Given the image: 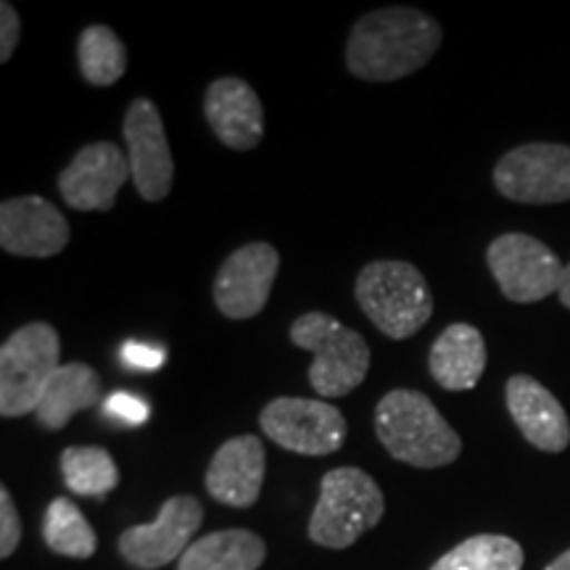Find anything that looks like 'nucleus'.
<instances>
[{"label": "nucleus", "mask_w": 570, "mask_h": 570, "mask_svg": "<svg viewBox=\"0 0 570 570\" xmlns=\"http://www.w3.org/2000/svg\"><path fill=\"white\" fill-rule=\"evenodd\" d=\"M441 40L444 32L431 13L389 6L356 19L346 42V67L356 80L396 82L423 69Z\"/></svg>", "instance_id": "f257e3e1"}, {"label": "nucleus", "mask_w": 570, "mask_h": 570, "mask_svg": "<svg viewBox=\"0 0 570 570\" xmlns=\"http://www.w3.org/2000/svg\"><path fill=\"white\" fill-rule=\"evenodd\" d=\"M375 436L391 458L412 468H444L460 458L462 441L423 391L394 389L375 407Z\"/></svg>", "instance_id": "f03ea898"}, {"label": "nucleus", "mask_w": 570, "mask_h": 570, "mask_svg": "<svg viewBox=\"0 0 570 570\" xmlns=\"http://www.w3.org/2000/svg\"><path fill=\"white\" fill-rule=\"evenodd\" d=\"M354 298L383 336L412 338L433 317V294L425 275L410 262L381 259L360 269Z\"/></svg>", "instance_id": "7ed1b4c3"}, {"label": "nucleus", "mask_w": 570, "mask_h": 570, "mask_svg": "<svg viewBox=\"0 0 570 570\" xmlns=\"http://www.w3.org/2000/svg\"><path fill=\"white\" fill-rule=\"evenodd\" d=\"M294 346L315 354L309 383L323 399H341L362 386L370 373V346L362 333L352 331L327 312H306L288 331Z\"/></svg>", "instance_id": "20e7f679"}, {"label": "nucleus", "mask_w": 570, "mask_h": 570, "mask_svg": "<svg viewBox=\"0 0 570 570\" xmlns=\"http://www.w3.org/2000/svg\"><path fill=\"white\" fill-rule=\"evenodd\" d=\"M386 497L373 475L360 468L327 470L309 518V539L327 550H346L381 523Z\"/></svg>", "instance_id": "39448f33"}, {"label": "nucleus", "mask_w": 570, "mask_h": 570, "mask_svg": "<svg viewBox=\"0 0 570 570\" xmlns=\"http://www.w3.org/2000/svg\"><path fill=\"white\" fill-rule=\"evenodd\" d=\"M59 367L61 341L53 325L30 323L13 331L0 346V415H32Z\"/></svg>", "instance_id": "423d86ee"}, {"label": "nucleus", "mask_w": 570, "mask_h": 570, "mask_svg": "<svg viewBox=\"0 0 570 570\" xmlns=\"http://www.w3.org/2000/svg\"><path fill=\"white\" fill-rule=\"evenodd\" d=\"M259 425L269 441L285 452L325 458L346 441L344 412L325 399L277 396L259 412Z\"/></svg>", "instance_id": "0eeeda50"}, {"label": "nucleus", "mask_w": 570, "mask_h": 570, "mask_svg": "<svg viewBox=\"0 0 570 570\" xmlns=\"http://www.w3.org/2000/svg\"><path fill=\"white\" fill-rule=\"evenodd\" d=\"M487 262L499 291L518 304H533L558 294L566 273L560 256L525 233H504L491 240Z\"/></svg>", "instance_id": "6e6552de"}, {"label": "nucleus", "mask_w": 570, "mask_h": 570, "mask_svg": "<svg viewBox=\"0 0 570 570\" xmlns=\"http://www.w3.org/2000/svg\"><path fill=\"white\" fill-rule=\"evenodd\" d=\"M494 185L518 204L570 202V146L525 142L497 161Z\"/></svg>", "instance_id": "1a4fd4ad"}, {"label": "nucleus", "mask_w": 570, "mask_h": 570, "mask_svg": "<svg viewBox=\"0 0 570 570\" xmlns=\"http://www.w3.org/2000/svg\"><path fill=\"white\" fill-rule=\"evenodd\" d=\"M204 523V504L190 494H175L161 504L154 523L130 525L119 537V554L138 570H159L194 544Z\"/></svg>", "instance_id": "9d476101"}, {"label": "nucleus", "mask_w": 570, "mask_h": 570, "mask_svg": "<svg viewBox=\"0 0 570 570\" xmlns=\"http://www.w3.org/2000/svg\"><path fill=\"white\" fill-rule=\"evenodd\" d=\"M122 135L130 159L132 185L148 204H159L169 196L175 183V159L159 106L140 96L127 106Z\"/></svg>", "instance_id": "9b49d317"}, {"label": "nucleus", "mask_w": 570, "mask_h": 570, "mask_svg": "<svg viewBox=\"0 0 570 570\" xmlns=\"http://www.w3.org/2000/svg\"><path fill=\"white\" fill-rule=\"evenodd\" d=\"M281 269V252L254 240L227 256L214 277V304L227 320H252L265 309Z\"/></svg>", "instance_id": "f8f14e48"}, {"label": "nucleus", "mask_w": 570, "mask_h": 570, "mask_svg": "<svg viewBox=\"0 0 570 570\" xmlns=\"http://www.w3.org/2000/svg\"><path fill=\"white\" fill-rule=\"evenodd\" d=\"M127 180H132L127 154L117 142L98 140L77 151L69 167L61 169L56 185L71 209L109 212Z\"/></svg>", "instance_id": "ddd939ff"}, {"label": "nucleus", "mask_w": 570, "mask_h": 570, "mask_svg": "<svg viewBox=\"0 0 570 570\" xmlns=\"http://www.w3.org/2000/svg\"><path fill=\"white\" fill-rule=\"evenodd\" d=\"M67 217L42 196H19L0 204V248L13 256L48 259L69 246Z\"/></svg>", "instance_id": "4468645a"}, {"label": "nucleus", "mask_w": 570, "mask_h": 570, "mask_svg": "<svg viewBox=\"0 0 570 570\" xmlns=\"http://www.w3.org/2000/svg\"><path fill=\"white\" fill-rule=\"evenodd\" d=\"M267 452L259 436L244 433V436L227 439L214 452L206 468V491L212 499L227 504V508L246 510L259 499L265 487Z\"/></svg>", "instance_id": "2eb2a0df"}, {"label": "nucleus", "mask_w": 570, "mask_h": 570, "mask_svg": "<svg viewBox=\"0 0 570 570\" xmlns=\"http://www.w3.org/2000/svg\"><path fill=\"white\" fill-rule=\"evenodd\" d=\"M204 114L212 132L233 151H252L265 138V109L240 77H219L206 88Z\"/></svg>", "instance_id": "dca6fc26"}, {"label": "nucleus", "mask_w": 570, "mask_h": 570, "mask_svg": "<svg viewBox=\"0 0 570 570\" xmlns=\"http://www.w3.org/2000/svg\"><path fill=\"white\" fill-rule=\"evenodd\" d=\"M504 399L525 441L541 452L558 454L570 444V420L562 404L537 377L512 375L504 386Z\"/></svg>", "instance_id": "f3484780"}, {"label": "nucleus", "mask_w": 570, "mask_h": 570, "mask_svg": "<svg viewBox=\"0 0 570 570\" xmlns=\"http://www.w3.org/2000/svg\"><path fill=\"white\" fill-rule=\"evenodd\" d=\"M487 360V341L479 327L454 323L433 341L428 367H431L433 381L444 391H470L479 386Z\"/></svg>", "instance_id": "a211bd4d"}, {"label": "nucleus", "mask_w": 570, "mask_h": 570, "mask_svg": "<svg viewBox=\"0 0 570 570\" xmlns=\"http://www.w3.org/2000/svg\"><path fill=\"white\" fill-rule=\"evenodd\" d=\"M98 399H101V375L85 362H69L56 370L35 417L48 431H63L77 412L96 407Z\"/></svg>", "instance_id": "6ab92c4d"}, {"label": "nucleus", "mask_w": 570, "mask_h": 570, "mask_svg": "<svg viewBox=\"0 0 570 570\" xmlns=\"http://www.w3.org/2000/svg\"><path fill=\"white\" fill-rule=\"evenodd\" d=\"M267 558V544L248 529H225L206 533L185 550L177 570H259Z\"/></svg>", "instance_id": "aec40b11"}, {"label": "nucleus", "mask_w": 570, "mask_h": 570, "mask_svg": "<svg viewBox=\"0 0 570 570\" xmlns=\"http://www.w3.org/2000/svg\"><path fill=\"white\" fill-rule=\"evenodd\" d=\"M61 475L71 494L104 499L119 487V468L104 446H67L61 452Z\"/></svg>", "instance_id": "412c9836"}, {"label": "nucleus", "mask_w": 570, "mask_h": 570, "mask_svg": "<svg viewBox=\"0 0 570 570\" xmlns=\"http://www.w3.org/2000/svg\"><path fill=\"white\" fill-rule=\"evenodd\" d=\"M42 539L46 547L61 558L90 560L98 550V537L82 515V510L67 497L53 499L42 520Z\"/></svg>", "instance_id": "4be33fe9"}, {"label": "nucleus", "mask_w": 570, "mask_h": 570, "mask_svg": "<svg viewBox=\"0 0 570 570\" xmlns=\"http://www.w3.org/2000/svg\"><path fill=\"white\" fill-rule=\"evenodd\" d=\"M77 63L85 82L92 88H109L127 71V48L122 38L106 24H90L77 40Z\"/></svg>", "instance_id": "5701e85b"}, {"label": "nucleus", "mask_w": 570, "mask_h": 570, "mask_svg": "<svg viewBox=\"0 0 570 570\" xmlns=\"http://www.w3.org/2000/svg\"><path fill=\"white\" fill-rule=\"evenodd\" d=\"M523 547L515 539L499 533H479L449 550L433 562L431 570H520Z\"/></svg>", "instance_id": "b1692460"}, {"label": "nucleus", "mask_w": 570, "mask_h": 570, "mask_svg": "<svg viewBox=\"0 0 570 570\" xmlns=\"http://www.w3.org/2000/svg\"><path fill=\"white\" fill-rule=\"evenodd\" d=\"M21 541V518L13 504L11 491L0 487V558L9 560Z\"/></svg>", "instance_id": "393cba45"}, {"label": "nucleus", "mask_w": 570, "mask_h": 570, "mask_svg": "<svg viewBox=\"0 0 570 570\" xmlns=\"http://www.w3.org/2000/svg\"><path fill=\"white\" fill-rule=\"evenodd\" d=\"M106 412H109L111 417L122 420V423H127V425H140V423H146V417H148V404L138 396L125 394V391H117V394H111L109 399H106Z\"/></svg>", "instance_id": "a878e982"}, {"label": "nucleus", "mask_w": 570, "mask_h": 570, "mask_svg": "<svg viewBox=\"0 0 570 570\" xmlns=\"http://www.w3.org/2000/svg\"><path fill=\"white\" fill-rule=\"evenodd\" d=\"M21 38V19L9 0L0 3V61L9 63Z\"/></svg>", "instance_id": "bb28decb"}, {"label": "nucleus", "mask_w": 570, "mask_h": 570, "mask_svg": "<svg viewBox=\"0 0 570 570\" xmlns=\"http://www.w3.org/2000/svg\"><path fill=\"white\" fill-rule=\"evenodd\" d=\"M122 362L132 370H156L161 367L164 352L161 348L146 346V344H125Z\"/></svg>", "instance_id": "cd10ccee"}, {"label": "nucleus", "mask_w": 570, "mask_h": 570, "mask_svg": "<svg viewBox=\"0 0 570 570\" xmlns=\"http://www.w3.org/2000/svg\"><path fill=\"white\" fill-rule=\"evenodd\" d=\"M558 296H560V304L566 306V309H570V265H566V273H562Z\"/></svg>", "instance_id": "c85d7f7f"}, {"label": "nucleus", "mask_w": 570, "mask_h": 570, "mask_svg": "<svg viewBox=\"0 0 570 570\" xmlns=\"http://www.w3.org/2000/svg\"><path fill=\"white\" fill-rule=\"evenodd\" d=\"M547 570H570V550L562 552L560 558H554L550 566H547Z\"/></svg>", "instance_id": "c756f323"}]
</instances>
